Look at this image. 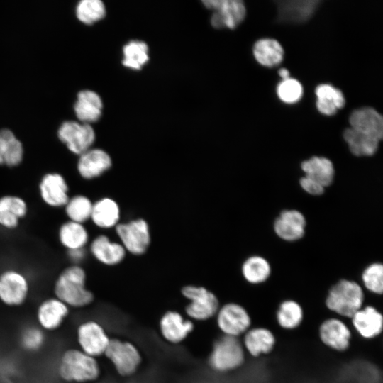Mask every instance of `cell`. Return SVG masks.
I'll return each mask as SVG.
<instances>
[{"label": "cell", "mask_w": 383, "mask_h": 383, "mask_svg": "<svg viewBox=\"0 0 383 383\" xmlns=\"http://www.w3.org/2000/svg\"><path fill=\"white\" fill-rule=\"evenodd\" d=\"M87 273L80 265H71L60 272L53 285L54 296L70 309L88 307L95 299L87 286Z\"/></svg>", "instance_id": "cell-1"}, {"label": "cell", "mask_w": 383, "mask_h": 383, "mask_svg": "<svg viewBox=\"0 0 383 383\" xmlns=\"http://www.w3.org/2000/svg\"><path fill=\"white\" fill-rule=\"evenodd\" d=\"M57 374L66 383H89L99 379L101 368L97 358L78 348H68L59 357Z\"/></svg>", "instance_id": "cell-2"}, {"label": "cell", "mask_w": 383, "mask_h": 383, "mask_svg": "<svg viewBox=\"0 0 383 383\" xmlns=\"http://www.w3.org/2000/svg\"><path fill=\"white\" fill-rule=\"evenodd\" d=\"M364 301L362 287L355 281L343 279L329 289L325 304L339 316L350 318L363 306Z\"/></svg>", "instance_id": "cell-3"}, {"label": "cell", "mask_w": 383, "mask_h": 383, "mask_svg": "<svg viewBox=\"0 0 383 383\" xmlns=\"http://www.w3.org/2000/svg\"><path fill=\"white\" fill-rule=\"evenodd\" d=\"M245 360V350L240 338L222 335L213 343L208 365L214 372L226 373L240 367Z\"/></svg>", "instance_id": "cell-4"}, {"label": "cell", "mask_w": 383, "mask_h": 383, "mask_svg": "<svg viewBox=\"0 0 383 383\" xmlns=\"http://www.w3.org/2000/svg\"><path fill=\"white\" fill-rule=\"evenodd\" d=\"M181 294L189 301L184 313L193 321H206L215 317L221 306L217 296L202 286L185 285L181 289Z\"/></svg>", "instance_id": "cell-5"}, {"label": "cell", "mask_w": 383, "mask_h": 383, "mask_svg": "<svg viewBox=\"0 0 383 383\" xmlns=\"http://www.w3.org/2000/svg\"><path fill=\"white\" fill-rule=\"evenodd\" d=\"M104 355L123 377L133 375L143 361L141 353L134 343L118 338L110 339Z\"/></svg>", "instance_id": "cell-6"}, {"label": "cell", "mask_w": 383, "mask_h": 383, "mask_svg": "<svg viewBox=\"0 0 383 383\" xmlns=\"http://www.w3.org/2000/svg\"><path fill=\"white\" fill-rule=\"evenodd\" d=\"M75 336L78 348L96 358L104 355L111 339L101 323L93 319L79 323Z\"/></svg>", "instance_id": "cell-7"}, {"label": "cell", "mask_w": 383, "mask_h": 383, "mask_svg": "<svg viewBox=\"0 0 383 383\" xmlns=\"http://www.w3.org/2000/svg\"><path fill=\"white\" fill-rule=\"evenodd\" d=\"M120 243L126 252L141 255L146 252L151 241L149 225L145 219L136 218L119 223L115 227Z\"/></svg>", "instance_id": "cell-8"}, {"label": "cell", "mask_w": 383, "mask_h": 383, "mask_svg": "<svg viewBox=\"0 0 383 383\" xmlns=\"http://www.w3.org/2000/svg\"><path fill=\"white\" fill-rule=\"evenodd\" d=\"M216 325L223 335L239 338L250 328L252 319L247 309L235 302L221 306L215 316Z\"/></svg>", "instance_id": "cell-9"}, {"label": "cell", "mask_w": 383, "mask_h": 383, "mask_svg": "<svg viewBox=\"0 0 383 383\" xmlns=\"http://www.w3.org/2000/svg\"><path fill=\"white\" fill-rule=\"evenodd\" d=\"M30 285L19 271L7 270L0 274V302L9 308H19L28 300Z\"/></svg>", "instance_id": "cell-10"}, {"label": "cell", "mask_w": 383, "mask_h": 383, "mask_svg": "<svg viewBox=\"0 0 383 383\" xmlns=\"http://www.w3.org/2000/svg\"><path fill=\"white\" fill-rule=\"evenodd\" d=\"M203 4L214 11L211 23L215 28H235L245 17L246 9L241 0H206Z\"/></svg>", "instance_id": "cell-11"}, {"label": "cell", "mask_w": 383, "mask_h": 383, "mask_svg": "<svg viewBox=\"0 0 383 383\" xmlns=\"http://www.w3.org/2000/svg\"><path fill=\"white\" fill-rule=\"evenodd\" d=\"M57 136L70 152L78 155L91 148L96 137L90 124L74 121L62 123Z\"/></svg>", "instance_id": "cell-12"}, {"label": "cell", "mask_w": 383, "mask_h": 383, "mask_svg": "<svg viewBox=\"0 0 383 383\" xmlns=\"http://www.w3.org/2000/svg\"><path fill=\"white\" fill-rule=\"evenodd\" d=\"M70 314V309L55 296L43 299L35 312L36 325L43 331L52 333L60 330Z\"/></svg>", "instance_id": "cell-13"}, {"label": "cell", "mask_w": 383, "mask_h": 383, "mask_svg": "<svg viewBox=\"0 0 383 383\" xmlns=\"http://www.w3.org/2000/svg\"><path fill=\"white\" fill-rule=\"evenodd\" d=\"M194 321L179 311L168 310L160 318L159 330L162 338L172 345L184 342L194 331Z\"/></svg>", "instance_id": "cell-14"}, {"label": "cell", "mask_w": 383, "mask_h": 383, "mask_svg": "<svg viewBox=\"0 0 383 383\" xmlns=\"http://www.w3.org/2000/svg\"><path fill=\"white\" fill-rule=\"evenodd\" d=\"M318 337L322 343L330 349L344 352L350 345L352 333L340 318H329L320 324Z\"/></svg>", "instance_id": "cell-15"}, {"label": "cell", "mask_w": 383, "mask_h": 383, "mask_svg": "<svg viewBox=\"0 0 383 383\" xmlns=\"http://www.w3.org/2000/svg\"><path fill=\"white\" fill-rule=\"evenodd\" d=\"M38 189L42 200L50 207H64L70 199L67 181L57 172L44 174L40 181Z\"/></svg>", "instance_id": "cell-16"}, {"label": "cell", "mask_w": 383, "mask_h": 383, "mask_svg": "<svg viewBox=\"0 0 383 383\" xmlns=\"http://www.w3.org/2000/svg\"><path fill=\"white\" fill-rule=\"evenodd\" d=\"M79 156L77 172L80 177L86 180L101 177L112 166L110 155L99 148H90Z\"/></svg>", "instance_id": "cell-17"}, {"label": "cell", "mask_w": 383, "mask_h": 383, "mask_svg": "<svg viewBox=\"0 0 383 383\" xmlns=\"http://www.w3.org/2000/svg\"><path fill=\"white\" fill-rule=\"evenodd\" d=\"M306 225V221L302 213L289 209L280 213L274 222L273 228L279 238L293 242L304 235Z\"/></svg>", "instance_id": "cell-18"}, {"label": "cell", "mask_w": 383, "mask_h": 383, "mask_svg": "<svg viewBox=\"0 0 383 383\" xmlns=\"http://www.w3.org/2000/svg\"><path fill=\"white\" fill-rule=\"evenodd\" d=\"M319 0H287L276 1L279 22L299 23L308 21L315 13Z\"/></svg>", "instance_id": "cell-19"}, {"label": "cell", "mask_w": 383, "mask_h": 383, "mask_svg": "<svg viewBox=\"0 0 383 383\" xmlns=\"http://www.w3.org/2000/svg\"><path fill=\"white\" fill-rule=\"evenodd\" d=\"M350 319L354 329L365 339H374L382 332V314L372 306H362Z\"/></svg>", "instance_id": "cell-20"}, {"label": "cell", "mask_w": 383, "mask_h": 383, "mask_svg": "<svg viewBox=\"0 0 383 383\" xmlns=\"http://www.w3.org/2000/svg\"><path fill=\"white\" fill-rule=\"evenodd\" d=\"M243 336L241 341L245 352L254 357L270 354L276 345L274 334L265 327L250 328Z\"/></svg>", "instance_id": "cell-21"}, {"label": "cell", "mask_w": 383, "mask_h": 383, "mask_svg": "<svg viewBox=\"0 0 383 383\" xmlns=\"http://www.w3.org/2000/svg\"><path fill=\"white\" fill-rule=\"evenodd\" d=\"M89 250L97 261L108 266L119 264L126 254L120 243L111 240L106 235L96 236L90 243Z\"/></svg>", "instance_id": "cell-22"}, {"label": "cell", "mask_w": 383, "mask_h": 383, "mask_svg": "<svg viewBox=\"0 0 383 383\" xmlns=\"http://www.w3.org/2000/svg\"><path fill=\"white\" fill-rule=\"evenodd\" d=\"M349 122L350 128L382 140L383 118L374 109L363 107L354 110L350 116Z\"/></svg>", "instance_id": "cell-23"}, {"label": "cell", "mask_w": 383, "mask_h": 383, "mask_svg": "<svg viewBox=\"0 0 383 383\" xmlns=\"http://www.w3.org/2000/svg\"><path fill=\"white\" fill-rule=\"evenodd\" d=\"M102 109V100L95 91L83 90L78 93L74 110L81 123L89 124L98 121L101 117Z\"/></svg>", "instance_id": "cell-24"}, {"label": "cell", "mask_w": 383, "mask_h": 383, "mask_svg": "<svg viewBox=\"0 0 383 383\" xmlns=\"http://www.w3.org/2000/svg\"><path fill=\"white\" fill-rule=\"evenodd\" d=\"M120 207L114 199L104 197L93 203L90 220L98 228H115L120 223Z\"/></svg>", "instance_id": "cell-25"}, {"label": "cell", "mask_w": 383, "mask_h": 383, "mask_svg": "<svg viewBox=\"0 0 383 383\" xmlns=\"http://www.w3.org/2000/svg\"><path fill=\"white\" fill-rule=\"evenodd\" d=\"M304 175L322 184L325 188L330 186L335 177V168L331 160L321 156H313L301 164Z\"/></svg>", "instance_id": "cell-26"}, {"label": "cell", "mask_w": 383, "mask_h": 383, "mask_svg": "<svg viewBox=\"0 0 383 383\" xmlns=\"http://www.w3.org/2000/svg\"><path fill=\"white\" fill-rule=\"evenodd\" d=\"M23 146L21 142L9 129L0 131V165L13 167L19 165L23 159Z\"/></svg>", "instance_id": "cell-27"}, {"label": "cell", "mask_w": 383, "mask_h": 383, "mask_svg": "<svg viewBox=\"0 0 383 383\" xmlns=\"http://www.w3.org/2000/svg\"><path fill=\"white\" fill-rule=\"evenodd\" d=\"M315 94L317 97L316 106L318 111L326 116H332L337 110L344 106L345 99L339 89L329 84H321L316 87Z\"/></svg>", "instance_id": "cell-28"}, {"label": "cell", "mask_w": 383, "mask_h": 383, "mask_svg": "<svg viewBox=\"0 0 383 383\" xmlns=\"http://www.w3.org/2000/svg\"><path fill=\"white\" fill-rule=\"evenodd\" d=\"M343 138L350 151L355 156H372L379 148V140L352 128H346Z\"/></svg>", "instance_id": "cell-29"}, {"label": "cell", "mask_w": 383, "mask_h": 383, "mask_svg": "<svg viewBox=\"0 0 383 383\" xmlns=\"http://www.w3.org/2000/svg\"><path fill=\"white\" fill-rule=\"evenodd\" d=\"M61 245L67 250L85 248L89 241V233L84 224L67 221L58 231Z\"/></svg>", "instance_id": "cell-30"}, {"label": "cell", "mask_w": 383, "mask_h": 383, "mask_svg": "<svg viewBox=\"0 0 383 383\" xmlns=\"http://www.w3.org/2000/svg\"><path fill=\"white\" fill-rule=\"evenodd\" d=\"M255 60L265 67L279 65L284 57L282 45L275 39L262 38L255 42L252 49Z\"/></svg>", "instance_id": "cell-31"}, {"label": "cell", "mask_w": 383, "mask_h": 383, "mask_svg": "<svg viewBox=\"0 0 383 383\" xmlns=\"http://www.w3.org/2000/svg\"><path fill=\"white\" fill-rule=\"evenodd\" d=\"M304 313L301 305L295 300L282 301L276 311L275 318L280 328L292 331L299 328L304 320Z\"/></svg>", "instance_id": "cell-32"}, {"label": "cell", "mask_w": 383, "mask_h": 383, "mask_svg": "<svg viewBox=\"0 0 383 383\" xmlns=\"http://www.w3.org/2000/svg\"><path fill=\"white\" fill-rule=\"evenodd\" d=\"M241 272L246 282L252 284H259L264 283L270 278L271 266L265 257L252 255L244 261Z\"/></svg>", "instance_id": "cell-33"}, {"label": "cell", "mask_w": 383, "mask_h": 383, "mask_svg": "<svg viewBox=\"0 0 383 383\" xmlns=\"http://www.w3.org/2000/svg\"><path fill=\"white\" fill-rule=\"evenodd\" d=\"M123 66L139 70L149 60L148 45L143 41H130L123 46Z\"/></svg>", "instance_id": "cell-34"}, {"label": "cell", "mask_w": 383, "mask_h": 383, "mask_svg": "<svg viewBox=\"0 0 383 383\" xmlns=\"http://www.w3.org/2000/svg\"><path fill=\"white\" fill-rule=\"evenodd\" d=\"M93 202L90 199L82 194L70 197L64 206L66 216L69 221L84 224L90 220Z\"/></svg>", "instance_id": "cell-35"}, {"label": "cell", "mask_w": 383, "mask_h": 383, "mask_svg": "<svg viewBox=\"0 0 383 383\" xmlns=\"http://www.w3.org/2000/svg\"><path fill=\"white\" fill-rule=\"evenodd\" d=\"M46 333L35 325H27L20 331L18 341L26 352L34 353L40 351L46 343Z\"/></svg>", "instance_id": "cell-36"}, {"label": "cell", "mask_w": 383, "mask_h": 383, "mask_svg": "<svg viewBox=\"0 0 383 383\" xmlns=\"http://www.w3.org/2000/svg\"><path fill=\"white\" fill-rule=\"evenodd\" d=\"M76 16L82 23L91 25L106 16V7L100 0H82L76 6Z\"/></svg>", "instance_id": "cell-37"}, {"label": "cell", "mask_w": 383, "mask_h": 383, "mask_svg": "<svg viewBox=\"0 0 383 383\" xmlns=\"http://www.w3.org/2000/svg\"><path fill=\"white\" fill-rule=\"evenodd\" d=\"M364 287L371 293L381 295L383 292V266L374 262L368 265L361 276Z\"/></svg>", "instance_id": "cell-38"}, {"label": "cell", "mask_w": 383, "mask_h": 383, "mask_svg": "<svg viewBox=\"0 0 383 383\" xmlns=\"http://www.w3.org/2000/svg\"><path fill=\"white\" fill-rule=\"evenodd\" d=\"M277 94L279 99L287 104L299 101L303 95L301 84L296 79L288 78L282 80L277 87Z\"/></svg>", "instance_id": "cell-39"}, {"label": "cell", "mask_w": 383, "mask_h": 383, "mask_svg": "<svg viewBox=\"0 0 383 383\" xmlns=\"http://www.w3.org/2000/svg\"><path fill=\"white\" fill-rule=\"evenodd\" d=\"M0 211L9 212L21 219L26 216L28 205L20 196L4 195L0 197Z\"/></svg>", "instance_id": "cell-40"}, {"label": "cell", "mask_w": 383, "mask_h": 383, "mask_svg": "<svg viewBox=\"0 0 383 383\" xmlns=\"http://www.w3.org/2000/svg\"><path fill=\"white\" fill-rule=\"evenodd\" d=\"M299 184L304 191L313 196H320L325 191L322 184L305 175L300 179Z\"/></svg>", "instance_id": "cell-41"}, {"label": "cell", "mask_w": 383, "mask_h": 383, "mask_svg": "<svg viewBox=\"0 0 383 383\" xmlns=\"http://www.w3.org/2000/svg\"><path fill=\"white\" fill-rule=\"evenodd\" d=\"M20 219L9 212L0 211V226L7 229H14L19 225Z\"/></svg>", "instance_id": "cell-42"}, {"label": "cell", "mask_w": 383, "mask_h": 383, "mask_svg": "<svg viewBox=\"0 0 383 383\" xmlns=\"http://www.w3.org/2000/svg\"><path fill=\"white\" fill-rule=\"evenodd\" d=\"M67 256L72 265H79L87 256L85 248L67 250Z\"/></svg>", "instance_id": "cell-43"}, {"label": "cell", "mask_w": 383, "mask_h": 383, "mask_svg": "<svg viewBox=\"0 0 383 383\" xmlns=\"http://www.w3.org/2000/svg\"><path fill=\"white\" fill-rule=\"evenodd\" d=\"M278 74L279 77L283 79L289 78V72L287 69L282 67L279 70Z\"/></svg>", "instance_id": "cell-44"}]
</instances>
